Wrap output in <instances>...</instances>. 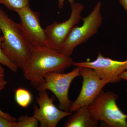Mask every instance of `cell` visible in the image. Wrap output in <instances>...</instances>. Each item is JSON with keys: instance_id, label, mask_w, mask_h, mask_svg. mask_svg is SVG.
I'll use <instances>...</instances> for the list:
<instances>
[{"instance_id": "cell-1", "label": "cell", "mask_w": 127, "mask_h": 127, "mask_svg": "<svg viewBox=\"0 0 127 127\" xmlns=\"http://www.w3.org/2000/svg\"><path fill=\"white\" fill-rule=\"evenodd\" d=\"M70 57L45 46L32 45L29 61L22 70L25 79L36 88L44 81L48 73L61 72L72 65Z\"/></svg>"}, {"instance_id": "cell-2", "label": "cell", "mask_w": 127, "mask_h": 127, "mask_svg": "<svg viewBox=\"0 0 127 127\" xmlns=\"http://www.w3.org/2000/svg\"><path fill=\"white\" fill-rule=\"evenodd\" d=\"M0 30L4 37L1 43L2 51L21 69L30 60L31 45L25 37L19 23L12 20L0 8Z\"/></svg>"}, {"instance_id": "cell-3", "label": "cell", "mask_w": 127, "mask_h": 127, "mask_svg": "<svg viewBox=\"0 0 127 127\" xmlns=\"http://www.w3.org/2000/svg\"><path fill=\"white\" fill-rule=\"evenodd\" d=\"M102 3L98 2L87 16L82 17L83 21L81 26H76L61 46L59 51L70 57L75 48L88 40L97 32L102 22L101 12Z\"/></svg>"}, {"instance_id": "cell-4", "label": "cell", "mask_w": 127, "mask_h": 127, "mask_svg": "<svg viewBox=\"0 0 127 127\" xmlns=\"http://www.w3.org/2000/svg\"><path fill=\"white\" fill-rule=\"evenodd\" d=\"M118 98L116 94L102 90L88 107L95 118L109 127H127V114L119 107Z\"/></svg>"}, {"instance_id": "cell-5", "label": "cell", "mask_w": 127, "mask_h": 127, "mask_svg": "<svg viewBox=\"0 0 127 127\" xmlns=\"http://www.w3.org/2000/svg\"><path fill=\"white\" fill-rule=\"evenodd\" d=\"M76 67L67 73H48L44 76L43 83L36 88L39 92L48 90L52 92L59 101V109L66 112H70L72 102L68 97L69 88L73 79L80 76L82 67Z\"/></svg>"}, {"instance_id": "cell-6", "label": "cell", "mask_w": 127, "mask_h": 127, "mask_svg": "<svg viewBox=\"0 0 127 127\" xmlns=\"http://www.w3.org/2000/svg\"><path fill=\"white\" fill-rule=\"evenodd\" d=\"M71 6V13L67 20L61 23L54 22L45 29L46 46L59 51L70 32L81 20V14L84 10V6L79 2H75Z\"/></svg>"}, {"instance_id": "cell-7", "label": "cell", "mask_w": 127, "mask_h": 127, "mask_svg": "<svg viewBox=\"0 0 127 127\" xmlns=\"http://www.w3.org/2000/svg\"><path fill=\"white\" fill-rule=\"evenodd\" d=\"M80 76L83 79L81 92L77 98L71 102L70 112L82 107L88 106L94 101L109 82L101 78L92 68L82 67Z\"/></svg>"}, {"instance_id": "cell-8", "label": "cell", "mask_w": 127, "mask_h": 127, "mask_svg": "<svg viewBox=\"0 0 127 127\" xmlns=\"http://www.w3.org/2000/svg\"><path fill=\"white\" fill-rule=\"evenodd\" d=\"M72 65L93 69L101 78L114 83L120 82L121 74L127 70V59L118 61L103 57L98 53L96 59L93 61L73 63Z\"/></svg>"}, {"instance_id": "cell-9", "label": "cell", "mask_w": 127, "mask_h": 127, "mask_svg": "<svg viewBox=\"0 0 127 127\" xmlns=\"http://www.w3.org/2000/svg\"><path fill=\"white\" fill-rule=\"evenodd\" d=\"M53 100L46 91H39L36 99L39 107L35 105L33 107V116L40 123V127H56L63 119L72 114L58 109L53 103Z\"/></svg>"}, {"instance_id": "cell-10", "label": "cell", "mask_w": 127, "mask_h": 127, "mask_svg": "<svg viewBox=\"0 0 127 127\" xmlns=\"http://www.w3.org/2000/svg\"><path fill=\"white\" fill-rule=\"evenodd\" d=\"M15 11L20 18L21 30L31 45L45 46V32L40 23L39 12L32 10L30 5Z\"/></svg>"}, {"instance_id": "cell-11", "label": "cell", "mask_w": 127, "mask_h": 127, "mask_svg": "<svg viewBox=\"0 0 127 127\" xmlns=\"http://www.w3.org/2000/svg\"><path fill=\"white\" fill-rule=\"evenodd\" d=\"M98 120L91 113L88 106L82 107L75 111L64 124L65 127H96Z\"/></svg>"}, {"instance_id": "cell-12", "label": "cell", "mask_w": 127, "mask_h": 127, "mask_svg": "<svg viewBox=\"0 0 127 127\" xmlns=\"http://www.w3.org/2000/svg\"><path fill=\"white\" fill-rule=\"evenodd\" d=\"M15 97L17 104L23 108L28 107L32 100V96L30 91L22 88L16 89Z\"/></svg>"}, {"instance_id": "cell-13", "label": "cell", "mask_w": 127, "mask_h": 127, "mask_svg": "<svg viewBox=\"0 0 127 127\" xmlns=\"http://www.w3.org/2000/svg\"><path fill=\"white\" fill-rule=\"evenodd\" d=\"M30 0H0V4H3L10 10L15 11L27 7Z\"/></svg>"}, {"instance_id": "cell-14", "label": "cell", "mask_w": 127, "mask_h": 127, "mask_svg": "<svg viewBox=\"0 0 127 127\" xmlns=\"http://www.w3.org/2000/svg\"><path fill=\"white\" fill-rule=\"evenodd\" d=\"M39 125V121L34 116L26 115L19 118L17 122L16 127H37Z\"/></svg>"}, {"instance_id": "cell-15", "label": "cell", "mask_w": 127, "mask_h": 127, "mask_svg": "<svg viewBox=\"0 0 127 127\" xmlns=\"http://www.w3.org/2000/svg\"><path fill=\"white\" fill-rule=\"evenodd\" d=\"M4 40L3 36H0V64L6 66L14 72H17L18 67L5 55L1 48V43Z\"/></svg>"}, {"instance_id": "cell-16", "label": "cell", "mask_w": 127, "mask_h": 127, "mask_svg": "<svg viewBox=\"0 0 127 127\" xmlns=\"http://www.w3.org/2000/svg\"><path fill=\"white\" fill-rule=\"evenodd\" d=\"M17 122H10L0 116V127H16Z\"/></svg>"}, {"instance_id": "cell-17", "label": "cell", "mask_w": 127, "mask_h": 127, "mask_svg": "<svg viewBox=\"0 0 127 127\" xmlns=\"http://www.w3.org/2000/svg\"><path fill=\"white\" fill-rule=\"evenodd\" d=\"M4 88L5 87L0 88V92L4 89ZM0 116L7 119L10 122H17L16 118L11 116L9 114L4 112L3 111L1 110L0 109Z\"/></svg>"}, {"instance_id": "cell-18", "label": "cell", "mask_w": 127, "mask_h": 127, "mask_svg": "<svg viewBox=\"0 0 127 127\" xmlns=\"http://www.w3.org/2000/svg\"><path fill=\"white\" fill-rule=\"evenodd\" d=\"M58 7L59 9H62L64 7V2L65 1H67L70 3V5L75 2V0H58Z\"/></svg>"}, {"instance_id": "cell-19", "label": "cell", "mask_w": 127, "mask_h": 127, "mask_svg": "<svg viewBox=\"0 0 127 127\" xmlns=\"http://www.w3.org/2000/svg\"><path fill=\"white\" fill-rule=\"evenodd\" d=\"M7 83V82L5 80L4 78V77L0 76V88L2 87H5Z\"/></svg>"}, {"instance_id": "cell-20", "label": "cell", "mask_w": 127, "mask_h": 127, "mask_svg": "<svg viewBox=\"0 0 127 127\" xmlns=\"http://www.w3.org/2000/svg\"><path fill=\"white\" fill-rule=\"evenodd\" d=\"M120 4L127 12V0H119Z\"/></svg>"}, {"instance_id": "cell-21", "label": "cell", "mask_w": 127, "mask_h": 127, "mask_svg": "<svg viewBox=\"0 0 127 127\" xmlns=\"http://www.w3.org/2000/svg\"><path fill=\"white\" fill-rule=\"evenodd\" d=\"M120 78L121 79H123L127 82V70L121 74L120 76Z\"/></svg>"}, {"instance_id": "cell-22", "label": "cell", "mask_w": 127, "mask_h": 127, "mask_svg": "<svg viewBox=\"0 0 127 127\" xmlns=\"http://www.w3.org/2000/svg\"><path fill=\"white\" fill-rule=\"evenodd\" d=\"M5 71L4 69L1 66V64H0V76L2 77H4L5 76Z\"/></svg>"}, {"instance_id": "cell-23", "label": "cell", "mask_w": 127, "mask_h": 127, "mask_svg": "<svg viewBox=\"0 0 127 127\" xmlns=\"http://www.w3.org/2000/svg\"><path fill=\"white\" fill-rule=\"evenodd\" d=\"M1 31L0 30V36L1 34Z\"/></svg>"}, {"instance_id": "cell-24", "label": "cell", "mask_w": 127, "mask_h": 127, "mask_svg": "<svg viewBox=\"0 0 127 127\" xmlns=\"http://www.w3.org/2000/svg\"><path fill=\"white\" fill-rule=\"evenodd\" d=\"M126 91H127V89H126Z\"/></svg>"}]
</instances>
